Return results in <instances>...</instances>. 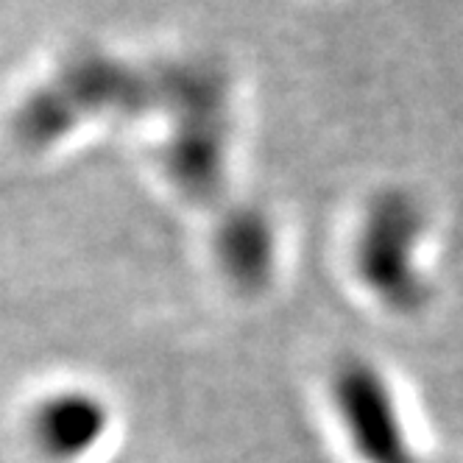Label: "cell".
I'll list each match as a JSON object with an SVG mask.
<instances>
[{"label":"cell","mask_w":463,"mask_h":463,"mask_svg":"<svg viewBox=\"0 0 463 463\" xmlns=\"http://www.w3.org/2000/svg\"><path fill=\"white\" fill-rule=\"evenodd\" d=\"M104 421L107 416L101 405L87 400V396H59L40 411L34 433L45 452L73 458L98 441Z\"/></svg>","instance_id":"obj_5"},{"label":"cell","mask_w":463,"mask_h":463,"mask_svg":"<svg viewBox=\"0 0 463 463\" xmlns=\"http://www.w3.org/2000/svg\"><path fill=\"white\" fill-rule=\"evenodd\" d=\"M156 95L159 68H143L104 51H87L68 59L31 92L17 118L20 137L45 146L87 120L154 109Z\"/></svg>","instance_id":"obj_1"},{"label":"cell","mask_w":463,"mask_h":463,"mask_svg":"<svg viewBox=\"0 0 463 463\" xmlns=\"http://www.w3.org/2000/svg\"><path fill=\"white\" fill-rule=\"evenodd\" d=\"M416 210L400 195H388L374 207L366 238L360 243L363 274L372 279L385 299L396 305H411L419 299V285L413 279L408 251L416 238Z\"/></svg>","instance_id":"obj_3"},{"label":"cell","mask_w":463,"mask_h":463,"mask_svg":"<svg viewBox=\"0 0 463 463\" xmlns=\"http://www.w3.org/2000/svg\"><path fill=\"white\" fill-rule=\"evenodd\" d=\"M168 118L165 168L190 195L221 187L229 143V87L221 71L202 61L159 68L156 107Z\"/></svg>","instance_id":"obj_2"},{"label":"cell","mask_w":463,"mask_h":463,"mask_svg":"<svg viewBox=\"0 0 463 463\" xmlns=\"http://www.w3.org/2000/svg\"><path fill=\"white\" fill-rule=\"evenodd\" d=\"M338 402L349 433L374 463H416L408 455L405 436L396 424L393 405L374 372L352 366L338 377Z\"/></svg>","instance_id":"obj_4"},{"label":"cell","mask_w":463,"mask_h":463,"mask_svg":"<svg viewBox=\"0 0 463 463\" xmlns=\"http://www.w3.org/2000/svg\"><path fill=\"white\" fill-rule=\"evenodd\" d=\"M226 241H223V251H226V262L229 269L235 271V277L241 279H251V277H262L260 271L266 269V260L271 251L266 226H262L254 215H241L226 226Z\"/></svg>","instance_id":"obj_6"}]
</instances>
